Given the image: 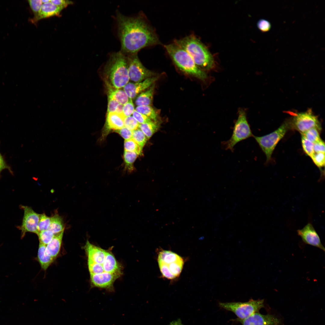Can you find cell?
<instances>
[{
    "instance_id": "1",
    "label": "cell",
    "mask_w": 325,
    "mask_h": 325,
    "mask_svg": "<svg viewBox=\"0 0 325 325\" xmlns=\"http://www.w3.org/2000/svg\"><path fill=\"white\" fill-rule=\"evenodd\" d=\"M117 20L121 51L125 54H137L144 47L159 43L156 34L142 17L118 13Z\"/></svg>"
},
{
    "instance_id": "2",
    "label": "cell",
    "mask_w": 325,
    "mask_h": 325,
    "mask_svg": "<svg viewBox=\"0 0 325 325\" xmlns=\"http://www.w3.org/2000/svg\"><path fill=\"white\" fill-rule=\"evenodd\" d=\"M106 85L122 88L129 82L127 56L122 51L112 54L105 67Z\"/></svg>"
},
{
    "instance_id": "3",
    "label": "cell",
    "mask_w": 325,
    "mask_h": 325,
    "mask_svg": "<svg viewBox=\"0 0 325 325\" xmlns=\"http://www.w3.org/2000/svg\"><path fill=\"white\" fill-rule=\"evenodd\" d=\"M174 43L184 50L201 69L209 70L214 65L213 57L206 46L195 36L191 35L176 40Z\"/></svg>"
},
{
    "instance_id": "4",
    "label": "cell",
    "mask_w": 325,
    "mask_h": 325,
    "mask_svg": "<svg viewBox=\"0 0 325 325\" xmlns=\"http://www.w3.org/2000/svg\"><path fill=\"white\" fill-rule=\"evenodd\" d=\"M168 53L176 65L181 70L202 80L207 76L205 72L198 67L189 54L175 43L164 45Z\"/></svg>"
},
{
    "instance_id": "5",
    "label": "cell",
    "mask_w": 325,
    "mask_h": 325,
    "mask_svg": "<svg viewBox=\"0 0 325 325\" xmlns=\"http://www.w3.org/2000/svg\"><path fill=\"white\" fill-rule=\"evenodd\" d=\"M249 125L247 120L245 111L240 109L238 111V118L234 127L232 134L231 138L226 141L222 142L226 150L233 152L235 146L238 143L253 137Z\"/></svg>"
},
{
    "instance_id": "6",
    "label": "cell",
    "mask_w": 325,
    "mask_h": 325,
    "mask_svg": "<svg viewBox=\"0 0 325 325\" xmlns=\"http://www.w3.org/2000/svg\"><path fill=\"white\" fill-rule=\"evenodd\" d=\"M264 300L250 299L246 302H219V306L234 313L240 319H243L258 312L264 307Z\"/></svg>"
},
{
    "instance_id": "7",
    "label": "cell",
    "mask_w": 325,
    "mask_h": 325,
    "mask_svg": "<svg viewBox=\"0 0 325 325\" xmlns=\"http://www.w3.org/2000/svg\"><path fill=\"white\" fill-rule=\"evenodd\" d=\"M290 127L289 123L286 122L268 134L261 136L253 135V137L265 155L267 162L270 160L277 144L283 138Z\"/></svg>"
},
{
    "instance_id": "8",
    "label": "cell",
    "mask_w": 325,
    "mask_h": 325,
    "mask_svg": "<svg viewBox=\"0 0 325 325\" xmlns=\"http://www.w3.org/2000/svg\"><path fill=\"white\" fill-rule=\"evenodd\" d=\"M293 116L291 122L289 123L290 127H291L301 134L314 128L321 130V125L318 117L314 115L311 109L295 114Z\"/></svg>"
},
{
    "instance_id": "9",
    "label": "cell",
    "mask_w": 325,
    "mask_h": 325,
    "mask_svg": "<svg viewBox=\"0 0 325 325\" xmlns=\"http://www.w3.org/2000/svg\"><path fill=\"white\" fill-rule=\"evenodd\" d=\"M126 55L129 80L133 82H138L151 77L153 73L142 64L137 54Z\"/></svg>"
},
{
    "instance_id": "10",
    "label": "cell",
    "mask_w": 325,
    "mask_h": 325,
    "mask_svg": "<svg viewBox=\"0 0 325 325\" xmlns=\"http://www.w3.org/2000/svg\"><path fill=\"white\" fill-rule=\"evenodd\" d=\"M24 212L22 222L18 228L21 231V238H23L27 232L38 233V225L40 214L35 212L30 207L21 205Z\"/></svg>"
},
{
    "instance_id": "11",
    "label": "cell",
    "mask_w": 325,
    "mask_h": 325,
    "mask_svg": "<svg viewBox=\"0 0 325 325\" xmlns=\"http://www.w3.org/2000/svg\"><path fill=\"white\" fill-rule=\"evenodd\" d=\"M297 232L305 243L325 251V248L322 244L319 236L311 222H308L303 228L297 230Z\"/></svg>"
},
{
    "instance_id": "12",
    "label": "cell",
    "mask_w": 325,
    "mask_h": 325,
    "mask_svg": "<svg viewBox=\"0 0 325 325\" xmlns=\"http://www.w3.org/2000/svg\"><path fill=\"white\" fill-rule=\"evenodd\" d=\"M121 275L107 272L98 274H90V281L94 287L113 290V284Z\"/></svg>"
},
{
    "instance_id": "13",
    "label": "cell",
    "mask_w": 325,
    "mask_h": 325,
    "mask_svg": "<svg viewBox=\"0 0 325 325\" xmlns=\"http://www.w3.org/2000/svg\"><path fill=\"white\" fill-rule=\"evenodd\" d=\"M242 325H278L280 320L274 315L255 313L243 319H238Z\"/></svg>"
},
{
    "instance_id": "14",
    "label": "cell",
    "mask_w": 325,
    "mask_h": 325,
    "mask_svg": "<svg viewBox=\"0 0 325 325\" xmlns=\"http://www.w3.org/2000/svg\"><path fill=\"white\" fill-rule=\"evenodd\" d=\"M157 79V77H151L140 82L128 83L123 88L129 98L132 100L149 88Z\"/></svg>"
},
{
    "instance_id": "15",
    "label": "cell",
    "mask_w": 325,
    "mask_h": 325,
    "mask_svg": "<svg viewBox=\"0 0 325 325\" xmlns=\"http://www.w3.org/2000/svg\"><path fill=\"white\" fill-rule=\"evenodd\" d=\"M84 249L88 257V261L102 265L104 262L107 250L91 243L87 240Z\"/></svg>"
},
{
    "instance_id": "16",
    "label": "cell",
    "mask_w": 325,
    "mask_h": 325,
    "mask_svg": "<svg viewBox=\"0 0 325 325\" xmlns=\"http://www.w3.org/2000/svg\"><path fill=\"white\" fill-rule=\"evenodd\" d=\"M104 272L121 274V267L110 251L107 250L102 264Z\"/></svg>"
},
{
    "instance_id": "17",
    "label": "cell",
    "mask_w": 325,
    "mask_h": 325,
    "mask_svg": "<svg viewBox=\"0 0 325 325\" xmlns=\"http://www.w3.org/2000/svg\"><path fill=\"white\" fill-rule=\"evenodd\" d=\"M125 117L115 113H107L106 128L108 131L119 130L124 126Z\"/></svg>"
},
{
    "instance_id": "18",
    "label": "cell",
    "mask_w": 325,
    "mask_h": 325,
    "mask_svg": "<svg viewBox=\"0 0 325 325\" xmlns=\"http://www.w3.org/2000/svg\"><path fill=\"white\" fill-rule=\"evenodd\" d=\"M64 231L55 235L51 241L46 245V251L50 256L55 259L59 254L62 241Z\"/></svg>"
},
{
    "instance_id": "19",
    "label": "cell",
    "mask_w": 325,
    "mask_h": 325,
    "mask_svg": "<svg viewBox=\"0 0 325 325\" xmlns=\"http://www.w3.org/2000/svg\"><path fill=\"white\" fill-rule=\"evenodd\" d=\"M62 8L50 2L43 3L38 16L36 21L54 16L59 15Z\"/></svg>"
},
{
    "instance_id": "20",
    "label": "cell",
    "mask_w": 325,
    "mask_h": 325,
    "mask_svg": "<svg viewBox=\"0 0 325 325\" xmlns=\"http://www.w3.org/2000/svg\"><path fill=\"white\" fill-rule=\"evenodd\" d=\"M155 85L154 83L147 90L143 91L136 97L135 103L137 106H150L152 102Z\"/></svg>"
},
{
    "instance_id": "21",
    "label": "cell",
    "mask_w": 325,
    "mask_h": 325,
    "mask_svg": "<svg viewBox=\"0 0 325 325\" xmlns=\"http://www.w3.org/2000/svg\"><path fill=\"white\" fill-rule=\"evenodd\" d=\"M46 245L39 243L37 258L41 268L46 270L55 259L49 255L46 251Z\"/></svg>"
},
{
    "instance_id": "22",
    "label": "cell",
    "mask_w": 325,
    "mask_h": 325,
    "mask_svg": "<svg viewBox=\"0 0 325 325\" xmlns=\"http://www.w3.org/2000/svg\"><path fill=\"white\" fill-rule=\"evenodd\" d=\"M106 86L108 98L113 99L122 105L128 101L129 98L123 88L117 89L108 85Z\"/></svg>"
},
{
    "instance_id": "23",
    "label": "cell",
    "mask_w": 325,
    "mask_h": 325,
    "mask_svg": "<svg viewBox=\"0 0 325 325\" xmlns=\"http://www.w3.org/2000/svg\"><path fill=\"white\" fill-rule=\"evenodd\" d=\"M51 220L48 230L54 235L64 231L65 226L62 218L58 213H55L51 217Z\"/></svg>"
},
{
    "instance_id": "24",
    "label": "cell",
    "mask_w": 325,
    "mask_h": 325,
    "mask_svg": "<svg viewBox=\"0 0 325 325\" xmlns=\"http://www.w3.org/2000/svg\"><path fill=\"white\" fill-rule=\"evenodd\" d=\"M159 124L156 121H150L139 124L138 128L144 134L148 139H149L158 130Z\"/></svg>"
},
{
    "instance_id": "25",
    "label": "cell",
    "mask_w": 325,
    "mask_h": 325,
    "mask_svg": "<svg viewBox=\"0 0 325 325\" xmlns=\"http://www.w3.org/2000/svg\"><path fill=\"white\" fill-rule=\"evenodd\" d=\"M182 258L176 253L170 251L162 250L159 253L158 261H162L166 264L177 261Z\"/></svg>"
},
{
    "instance_id": "26",
    "label": "cell",
    "mask_w": 325,
    "mask_h": 325,
    "mask_svg": "<svg viewBox=\"0 0 325 325\" xmlns=\"http://www.w3.org/2000/svg\"><path fill=\"white\" fill-rule=\"evenodd\" d=\"M135 110L139 113L147 116L152 120L156 121L157 114L154 109L150 106H137Z\"/></svg>"
},
{
    "instance_id": "27",
    "label": "cell",
    "mask_w": 325,
    "mask_h": 325,
    "mask_svg": "<svg viewBox=\"0 0 325 325\" xmlns=\"http://www.w3.org/2000/svg\"><path fill=\"white\" fill-rule=\"evenodd\" d=\"M132 139L142 148L148 139L143 132L138 128L132 131Z\"/></svg>"
},
{
    "instance_id": "28",
    "label": "cell",
    "mask_w": 325,
    "mask_h": 325,
    "mask_svg": "<svg viewBox=\"0 0 325 325\" xmlns=\"http://www.w3.org/2000/svg\"><path fill=\"white\" fill-rule=\"evenodd\" d=\"M138 155L136 152L124 150V159L125 166L130 171L133 169V164Z\"/></svg>"
},
{
    "instance_id": "29",
    "label": "cell",
    "mask_w": 325,
    "mask_h": 325,
    "mask_svg": "<svg viewBox=\"0 0 325 325\" xmlns=\"http://www.w3.org/2000/svg\"><path fill=\"white\" fill-rule=\"evenodd\" d=\"M184 263L183 259L182 258L177 261L167 265L171 272L176 277L180 275L183 268Z\"/></svg>"
},
{
    "instance_id": "30",
    "label": "cell",
    "mask_w": 325,
    "mask_h": 325,
    "mask_svg": "<svg viewBox=\"0 0 325 325\" xmlns=\"http://www.w3.org/2000/svg\"><path fill=\"white\" fill-rule=\"evenodd\" d=\"M124 147L125 151L135 152L138 155L141 154L142 148L132 138L125 141Z\"/></svg>"
},
{
    "instance_id": "31",
    "label": "cell",
    "mask_w": 325,
    "mask_h": 325,
    "mask_svg": "<svg viewBox=\"0 0 325 325\" xmlns=\"http://www.w3.org/2000/svg\"><path fill=\"white\" fill-rule=\"evenodd\" d=\"M51 220V217L47 216L44 213L40 214L38 225V233L40 232L48 230L50 224Z\"/></svg>"
},
{
    "instance_id": "32",
    "label": "cell",
    "mask_w": 325,
    "mask_h": 325,
    "mask_svg": "<svg viewBox=\"0 0 325 325\" xmlns=\"http://www.w3.org/2000/svg\"><path fill=\"white\" fill-rule=\"evenodd\" d=\"M318 129L314 128H311L303 134V135L308 140L314 143L321 139L319 132Z\"/></svg>"
},
{
    "instance_id": "33",
    "label": "cell",
    "mask_w": 325,
    "mask_h": 325,
    "mask_svg": "<svg viewBox=\"0 0 325 325\" xmlns=\"http://www.w3.org/2000/svg\"><path fill=\"white\" fill-rule=\"evenodd\" d=\"M34 14V18L31 20L32 22H35L40 12L43 3L42 0H29L27 1Z\"/></svg>"
},
{
    "instance_id": "34",
    "label": "cell",
    "mask_w": 325,
    "mask_h": 325,
    "mask_svg": "<svg viewBox=\"0 0 325 325\" xmlns=\"http://www.w3.org/2000/svg\"><path fill=\"white\" fill-rule=\"evenodd\" d=\"M301 143L304 151L308 156L311 157L315 153L314 150V143L302 135H301Z\"/></svg>"
},
{
    "instance_id": "35",
    "label": "cell",
    "mask_w": 325,
    "mask_h": 325,
    "mask_svg": "<svg viewBox=\"0 0 325 325\" xmlns=\"http://www.w3.org/2000/svg\"><path fill=\"white\" fill-rule=\"evenodd\" d=\"M38 236L40 243L46 245L52 240L55 235L50 231L47 230L39 232Z\"/></svg>"
},
{
    "instance_id": "36",
    "label": "cell",
    "mask_w": 325,
    "mask_h": 325,
    "mask_svg": "<svg viewBox=\"0 0 325 325\" xmlns=\"http://www.w3.org/2000/svg\"><path fill=\"white\" fill-rule=\"evenodd\" d=\"M139 124L132 116H130L124 118V127L131 131L138 128Z\"/></svg>"
},
{
    "instance_id": "37",
    "label": "cell",
    "mask_w": 325,
    "mask_h": 325,
    "mask_svg": "<svg viewBox=\"0 0 325 325\" xmlns=\"http://www.w3.org/2000/svg\"><path fill=\"white\" fill-rule=\"evenodd\" d=\"M158 262L160 271L164 277L170 280L176 278L171 272L166 264L160 261H158Z\"/></svg>"
},
{
    "instance_id": "38",
    "label": "cell",
    "mask_w": 325,
    "mask_h": 325,
    "mask_svg": "<svg viewBox=\"0 0 325 325\" xmlns=\"http://www.w3.org/2000/svg\"><path fill=\"white\" fill-rule=\"evenodd\" d=\"M88 265L90 274H98L104 272L103 265L88 261Z\"/></svg>"
},
{
    "instance_id": "39",
    "label": "cell",
    "mask_w": 325,
    "mask_h": 325,
    "mask_svg": "<svg viewBox=\"0 0 325 325\" xmlns=\"http://www.w3.org/2000/svg\"><path fill=\"white\" fill-rule=\"evenodd\" d=\"M311 157L314 163L319 168H321L324 166V153H314Z\"/></svg>"
},
{
    "instance_id": "40",
    "label": "cell",
    "mask_w": 325,
    "mask_h": 325,
    "mask_svg": "<svg viewBox=\"0 0 325 325\" xmlns=\"http://www.w3.org/2000/svg\"><path fill=\"white\" fill-rule=\"evenodd\" d=\"M135 110L132 100L129 98L128 101L123 105V113L125 117L131 116Z\"/></svg>"
},
{
    "instance_id": "41",
    "label": "cell",
    "mask_w": 325,
    "mask_h": 325,
    "mask_svg": "<svg viewBox=\"0 0 325 325\" xmlns=\"http://www.w3.org/2000/svg\"><path fill=\"white\" fill-rule=\"evenodd\" d=\"M132 115V116L139 124H142L152 121L147 117L139 113L135 110Z\"/></svg>"
},
{
    "instance_id": "42",
    "label": "cell",
    "mask_w": 325,
    "mask_h": 325,
    "mask_svg": "<svg viewBox=\"0 0 325 325\" xmlns=\"http://www.w3.org/2000/svg\"><path fill=\"white\" fill-rule=\"evenodd\" d=\"M115 132L119 133L125 140L132 138V131L124 126L120 129L115 131Z\"/></svg>"
},
{
    "instance_id": "43",
    "label": "cell",
    "mask_w": 325,
    "mask_h": 325,
    "mask_svg": "<svg viewBox=\"0 0 325 325\" xmlns=\"http://www.w3.org/2000/svg\"><path fill=\"white\" fill-rule=\"evenodd\" d=\"M257 26L259 29L263 32L269 31L271 27L270 23L268 20L263 19H260L258 21Z\"/></svg>"
},
{
    "instance_id": "44",
    "label": "cell",
    "mask_w": 325,
    "mask_h": 325,
    "mask_svg": "<svg viewBox=\"0 0 325 325\" xmlns=\"http://www.w3.org/2000/svg\"><path fill=\"white\" fill-rule=\"evenodd\" d=\"M108 106L107 113H115L118 105L119 104L115 100L108 98Z\"/></svg>"
},
{
    "instance_id": "45",
    "label": "cell",
    "mask_w": 325,
    "mask_h": 325,
    "mask_svg": "<svg viewBox=\"0 0 325 325\" xmlns=\"http://www.w3.org/2000/svg\"><path fill=\"white\" fill-rule=\"evenodd\" d=\"M314 150L315 153H325V143L321 139L314 143Z\"/></svg>"
},
{
    "instance_id": "46",
    "label": "cell",
    "mask_w": 325,
    "mask_h": 325,
    "mask_svg": "<svg viewBox=\"0 0 325 325\" xmlns=\"http://www.w3.org/2000/svg\"><path fill=\"white\" fill-rule=\"evenodd\" d=\"M50 2L63 9L73 3L71 1L67 0H51Z\"/></svg>"
},
{
    "instance_id": "47",
    "label": "cell",
    "mask_w": 325,
    "mask_h": 325,
    "mask_svg": "<svg viewBox=\"0 0 325 325\" xmlns=\"http://www.w3.org/2000/svg\"><path fill=\"white\" fill-rule=\"evenodd\" d=\"M7 167L5 162L0 153V173L2 170Z\"/></svg>"
},
{
    "instance_id": "48",
    "label": "cell",
    "mask_w": 325,
    "mask_h": 325,
    "mask_svg": "<svg viewBox=\"0 0 325 325\" xmlns=\"http://www.w3.org/2000/svg\"><path fill=\"white\" fill-rule=\"evenodd\" d=\"M123 105L119 104L116 108L115 113L124 116L123 113Z\"/></svg>"
},
{
    "instance_id": "49",
    "label": "cell",
    "mask_w": 325,
    "mask_h": 325,
    "mask_svg": "<svg viewBox=\"0 0 325 325\" xmlns=\"http://www.w3.org/2000/svg\"><path fill=\"white\" fill-rule=\"evenodd\" d=\"M50 0H42V1L43 3H46L50 2Z\"/></svg>"
}]
</instances>
